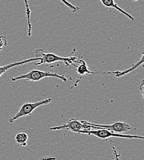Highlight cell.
I'll list each match as a JSON object with an SVG mask.
<instances>
[{
	"instance_id": "obj_1",
	"label": "cell",
	"mask_w": 144,
	"mask_h": 160,
	"mask_svg": "<svg viewBox=\"0 0 144 160\" xmlns=\"http://www.w3.org/2000/svg\"><path fill=\"white\" fill-rule=\"evenodd\" d=\"M55 78L62 80L63 82H67V79L63 75H60L57 73H51L50 72H44L39 70H31L29 72L21 75L17 77H15L11 78V81L15 82L19 80H26L31 81H39L45 78Z\"/></svg>"
},
{
	"instance_id": "obj_2",
	"label": "cell",
	"mask_w": 144,
	"mask_h": 160,
	"mask_svg": "<svg viewBox=\"0 0 144 160\" xmlns=\"http://www.w3.org/2000/svg\"><path fill=\"white\" fill-rule=\"evenodd\" d=\"M35 57L39 58L40 60L35 63V65H39L44 63H52L56 62L61 61L66 66H69L71 64H73L74 62L79 63L80 60L75 57H60L57 56L53 53H45L42 49H38L35 51Z\"/></svg>"
},
{
	"instance_id": "obj_3",
	"label": "cell",
	"mask_w": 144,
	"mask_h": 160,
	"mask_svg": "<svg viewBox=\"0 0 144 160\" xmlns=\"http://www.w3.org/2000/svg\"><path fill=\"white\" fill-rule=\"evenodd\" d=\"M96 130H81L77 132V134H85L87 135L95 136L100 139L108 140L112 138H123L126 139H141L144 140V137L136 136V135H124L122 134L112 132L110 131L103 128H95Z\"/></svg>"
},
{
	"instance_id": "obj_4",
	"label": "cell",
	"mask_w": 144,
	"mask_h": 160,
	"mask_svg": "<svg viewBox=\"0 0 144 160\" xmlns=\"http://www.w3.org/2000/svg\"><path fill=\"white\" fill-rule=\"evenodd\" d=\"M81 122L83 124L88 125L91 127V128H103L107 129L108 131H110L112 132L122 134V133H128L129 131L134 130L136 128H134L131 127L129 124L124 122H116L112 124H94V123H90L89 122H87L86 121L82 120Z\"/></svg>"
},
{
	"instance_id": "obj_5",
	"label": "cell",
	"mask_w": 144,
	"mask_h": 160,
	"mask_svg": "<svg viewBox=\"0 0 144 160\" xmlns=\"http://www.w3.org/2000/svg\"><path fill=\"white\" fill-rule=\"evenodd\" d=\"M52 100V98H47V99H45L37 102H35V103H24L21 107V108L18 111V112L9 120V122L12 123L20 118L29 116V115H31L33 112L36 108H38L39 107L42 106V105L49 104V103L51 102Z\"/></svg>"
},
{
	"instance_id": "obj_6",
	"label": "cell",
	"mask_w": 144,
	"mask_h": 160,
	"mask_svg": "<svg viewBox=\"0 0 144 160\" xmlns=\"http://www.w3.org/2000/svg\"><path fill=\"white\" fill-rule=\"evenodd\" d=\"M91 127L88 125L83 124L81 121L77 120V118H71L68 120L66 123L63 124L62 126H54L49 129L50 131H60V130H66L71 131L73 132H76L81 130H90Z\"/></svg>"
},
{
	"instance_id": "obj_7",
	"label": "cell",
	"mask_w": 144,
	"mask_h": 160,
	"mask_svg": "<svg viewBox=\"0 0 144 160\" xmlns=\"http://www.w3.org/2000/svg\"><path fill=\"white\" fill-rule=\"evenodd\" d=\"M39 60H40L39 58H31V59H26V60L14 62V63H9V64H7L6 65H4V66H0V77L4 73H5L8 70H9L11 68L17 67V66H20V65H25L26 63H30L31 62H36V61H38Z\"/></svg>"
},
{
	"instance_id": "obj_8",
	"label": "cell",
	"mask_w": 144,
	"mask_h": 160,
	"mask_svg": "<svg viewBox=\"0 0 144 160\" xmlns=\"http://www.w3.org/2000/svg\"><path fill=\"white\" fill-rule=\"evenodd\" d=\"M144 52H142V56H141L140 60H138L136 63L133 64L130 68H129L126 70H123V71H117V72H114L112 73H109V74L113 75L115 77L119 78V77H123L124 75H126V74L134 71V70L137 68L139 67V65H142V66H144Z\"/></svg>"
},
{
	"instance_id": "obj_9",
	"label": "cell",
	"mask_w": 144,
	"mask_h": 160,
	"mask_svg": "<svg viewBox=\"0 0 144 160\" xmlns=\"http://www.w3.org/2000/svg\"><path fill=\"white\" fill-rule=\"evenodd\" d=\"M104 6L107 8H112L117 11H118L120 12L123 14L125 16H126L128 18H129L131 20H134V18L132 17L131 15L128 14L127 12L124 11L122 8H120L114 1V0H100Z\"/></svg>"
},
{
	"instance_id": "obj_10",
	"label": "cell",
	"mask_w": 144,
	"mask_h": 160,
	"mask_svg": "<svg viewBox=\"0 0 144 160\" xmlns=\"http://www.w3.org/2000/svg\"><path fill=\"white\" fill-rule=\"evenodd\" d=\"M80 61L81 62V64L78 67V68L76 70L79 76H83L86 74H97L96 73L92 72L89 70L88 67L85 61L82 60H80Z\"/></svg>"
},
{
	"instance_id": "obj_11",
	"label": "cell",
	"mask_w": 144,
	"mask_h": 160,
	"mask_svg": "<svg viewBox=\"0 0 144 160\" xmlns=\"http://www.w3.org/2000/svg\"><path fill=\"white\" fill-rule=\"evenodd\" d=\"M28 138V135L26 133L21 132L16 136L15 140L17 143L20 144L22 147H26L27 145Z\"/></svg>"
},
{
	"instance_id": "obj_12",
	"label": "cell",
	"mask_w": 144,
	"mask_h": 160,
	"mask_svg": "<svg viewBox=\"0 0 144 160\" xmlns=\"http://www.w3.org/2000/svg\"><path fill=\"white\" fill-rule=\"evenodd\" d=\"M60 1H61V2H63L66 6H67L69 9H71L72 11V12H76L80 10L79 7L76 6L72 4L71 2H68L67 0H60Z\"/></svg>"
},
{
	"instance_id": "obj_13",
	"label": "cell",
	"mask_w": 144,
	"mask_h": 160,
	"mask_svg": "<svg viewBox=\"0 0 144 160\" xmlns=\"http://www.w3.org/2000/svg\"><path fill=\"white\" fill-rule=\"evenodd\" d=\"M7 40L4 36L0 35V51L2 50V49L7 45Z\"/></svg>"
},
{
	"instance_id": "obj_14",
	"label": "cell",
	"mask_w": 144,
	"mask_h": 160,
	"mask_svg": "<svg viewBox=\"0 0 144 160\" xmlns=\"http://www.w3.org/2000/svg\"><path fill=\"white\" fill-rule=\"evenodd\" d=\"M139 90L141 91L142 95V96L144 97V80L142 81L141 84V85L139 86Z\"/></svg>"
},
{
	"instance_id": "obj_15",
	"label": "cell",
	"mask_w": 144,
	"mask_h": 160,
	"mask_svg": "<svg viewBox=\"0 0 144 160\" xmlns=\"http://www.w3.org/2000/svg\"><path fill=\"white\" fill-rule=\"evenodd\" d=\"M133 1H138V0H132Z\"/></svg>"
}]
</instances>
